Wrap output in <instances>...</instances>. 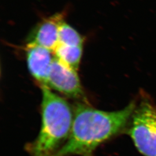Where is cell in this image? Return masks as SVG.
I'll return each mask as SVG.
<instances>
[{
    "label": "cell",
    "mask_w": 156,
    "mask_h": 156,
    "mask_svg": "<svg viewBox=\"0 0 156 156\" xmlns=\"http://www.w3.org/2000/svg\"><path fill=\"white\" fill-rule=\"evenodd\" d=\"M42 123L37 138L28 144L31 156H56L71 133L73 111L67 101L41 86Z\"/></svg>",
    "instance_id": "7a4b0ae2"
},
{
    "label": "cell",
    "mask_w": 156,
    "mask_h": 156,
    "mask_svg": "<svg viewBox=\"0 0 156 156\" xmlns=\"http://www.w3.org/2000/svg\"><path fill=\"white\" fill-rule=\"evenodd\" d=\"M136 106L132 102L122 110L107 112L77 104L69 138L56 156H93L100 145L127 126Z\"/></svg>",
    "instance_id": "6da1fadb"
},
{
    "label": "cell",
    "mask_w": 156,
    "mask_h": 156,
    "mask_svg": "<svg viewBox=\"0 0 156 156\" xmlns=\"http://www.w3.org/2000/svg\"><path fill=\"white\" fill-rule=\"evenodd\" d=\"M83 38L77 30L64 20L59 27L58 44L68 46H83Z\"/></svg>",
    "instance_id": "ba28073f"
},
{
    "label": "cell",
    "mask_w": 156,
    "mask_h": 156,
    "mask_svg": "<svg viewBox=\"0 0 156 156\" xmlns=\"http://www.w3.org/2000/svg\"><path fill=\"white\" fill-rule=\"evenodd\" d=\"M83 53V46H68L58 44L53 51L55 56L62 62L78 70Z\"/></svg>",
    "instance_id": "52a82bcc"
},
{
    "label": "cell",
    "mask_w": 156,
    "mask_h": 156,
    "mask_svg": "<svg viewBox=\"0 0 156 156\" xmlns=\"http://www.w3.org/2000/svg\"><path fill=\"white\" fill-rule=\"evenodd\" d=\"M46 86L72 98H84L77 71L55 56L50 67Z\"/></svg>",
    "instance_id": "277c9868"
},
{
    "label": "cell",
    "mask_w": 156,
    "mask_h": 156,
    "mask_svg": "<svg viewBox=\"0 0 156 156\" xmlns=\"http://www.w3.org/2000/svg\"><path fill=\"white\" fill-rule=\"evenodd\" d=\"M26 58L30 73L41 86H47L50 67L55 56L52 51L39 45L27 44Z\"/></svg>",
    "instance_id": "8992f818"
},
{
    "label": "cell",
    "mask_w": 156,
    "mask_h": 156,
    "mask_svg": "<svg viewBox=\"0 0 156 156\" xmlns=\"http://www.w3.org/2000/svg\"><path fill=\"white\" fill-rule=\"evenodd\" d=\"M127 133L135 147L145 156H156V108L144 97L136 106Z\"/></svg>",
    "instance_id": "3957f363"
},
{
    "label": "cell",
    "mask_w": 156,
    "mask_h": 156,
    "mask_svg": "<svg viewBox=\"0 0 156 156\" xmlns=\"http://www.w3.org/2000/svg\"><path fill=\"white\" fill-rule=\"evenodd\" d=\"M64 16L63 13H56L39 22L29 34L27 44L39 45L53 52L58 45L59 27Z\"/></svg>",
    "instance_id": "5b68a950"
}]
</instances>
